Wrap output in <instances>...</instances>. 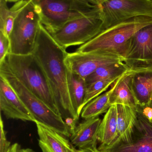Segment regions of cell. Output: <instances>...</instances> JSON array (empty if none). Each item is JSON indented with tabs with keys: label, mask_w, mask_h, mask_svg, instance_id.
<instances>
[{
	"label": "cell",
	"mask_w": 152,
	"mask_h": 152,
	"mask_svg": "<svg viewBox=\"0 0 152 152\" xmlns=\"http://www.w3.org/2000/svg\"><path fill=\"white\" fill-rule=\"evenodd\" d=\"M68 53L41 24L33 54L44 72L59 113L66 124L76 123L79 120L69 93L65 63Z\"/></svg>",
	"instance_id": "cell-1"
},
{
	"label": "cell",
	"mask_w": 152,
	"mask_h": 152,
	"mask_svg": "<svg viewBox=\"0 0 152 152\" xmlns=\"http://www.w3.org/2000/svg\"><path fill=\"white\" fill-rule=\"evenodd\" d=\"M152 23V18L139 17L103 30L76 52L82 53H101L115 54L125 58L129 42L139 29Z\"/></svg>",
	"instance_id": "cell-2"
},
{
	"label": "cell",
	"mask_w": 152,
	"mask_h": 152,
	"mask_svg": "<svg viewBox=\"0 0 152 152\" xmlns=\"http://www.w3.org/2000/svg\"><path fill=\"white\" fill-rule=\"evenodd\" d=\"M39 12L41 23L51 34L70 20L101 11L87 0H29Z\"/></svg>",
	"instance_id": "cell-3"
},
{
	"label": "cell",
	"mask_w": 152,
	"mask_h": 152,
	"mask_svg": "<svg viewBox=\"0 0 152 152\" xmlns=\"http://www.w3.org/2000/svg\"><path fill=\"white\" fill-rule=\"evenodd\" d=\"M4 60L13 75L27 88L60 114L46 76L33 53L18 55L9 53Z\"/></svg>",
	"instance_id": "cell-4"
},
{
	"label": "cell",
	"mask_w": 152,
	"mask_h": 152,
	"mask_svg": "<svg viewBox=\"0 0 152 152\" xmlns=\"http://www.w3.org/2000/svg\"><path fill=\"white\" fill-rule=\"evenodd\" d=\"M0 76L16 92L33 118L35 123L49 128L66 137L70 133L63 118L27 88L11 71L5 61L0 62Z\"/></svg>",
	"instance_id": "cell-5"
},
{
	"label": "cell",
	"mask_w": 152,
	"mask_h": 152,
	"mask_svg": "<svg viewBox=\"0 0 152 152\" xmlns=\"http://www.w3.org/2000/svg\"><path fill=\"white\" fill-rule=\"evenodd\" d=\"M39 12L31 1L16 17L9 39L10 53L18 55L32 54L41 25Z\"/></svg>",
	"instance_id": "cell-6"
},
{
	"label": "cell",
	"mask_w": 152,
	"mask_h": 152,
	"mask_svg": "<svg viewBox=\"0 0 152 152\" xmlns=\"http://www.w3.org/2000/svg\"><path fill=\"white\" fill-rule=\"evenodd\" d=\"M101 10L94 14L70 20L51 35L62 47L82 45L103 31Z\"/></svg>",
	"instance_id": "cell-7"
},
{
	"label": "cell",
	"mask_w": 152,
	"mask_h": 152,
	"mask_svg": "<svg viewBox=\"0 0 152 152\" xmlns=\"http://www.w3.org/2000/svg\"><path fill=\"white\" fill-rule=\"evenodd\" d=\"M100 5L103 30L133 18H152V0H105Z\"/></svg>",
	"instance_id": "cell-8"
},
{
	"label": "cell",
	"mask_w": 152,
	"mask_h": 152,
	"mask_svg": "<svg viewBox=\"0 0 152 152\" xmlns=\"http://www.w3.org/2000/svg\"><path fill=\"white\" fill-rule=\"evenodd\" d=\"M124 63L133 70H152V23L131 37Z\"/></svg>",
	"instance_id": "cell-9"
},
{
	"label": "cell",
	"mask_w": 152,
	"mask_h": 152,
	"mask_svg": "<svg viewBox=\"0 0 152 152\" xmlns=\"http://www.w3.org/2000/svg\"><path fill=\"white\" fill-rule=\"evenodd\" d=\"M124 61L123 57L111 53L76 51L68 53L65 59L67 68L85 80L100 67Z\"/></svg>",
	"instance_id": "cell-10"
},
{
	"label": "cell",
	"mask_w": 152,
	"mask_h": 152,
	"mask_svg": "<svg viewBox=\"0 0 152 152\" xmlns=\"http://www.w3.org/2000/svg\"><path fill=\"white\" fill-rule=\"evenodd\" d=\"M138 113V120L132 140L109 147L100 145L99 152H152V123Z\"/></svg>",
	"instance_id": "cell-11"
},
{
	"label": "cell",
	"mask_w": 152,
	"mask_h": 152,
	"mask_svg": "<svg viewBox=\"0 0 152 152\" xmlns=\"http://www.w3.org/2000/svg\"><path fill=\"white\" fill-rule=\"evenodd\" d=\"M0 109L7 119L35 122V119L9 83L0 76Z\"/></svg>",
	"instance_id": "cell-12"
},
{
	"label": "cell",
	"mask_w": 152,
	"mask_h": 152,
	"mask_svg": "<svg viewBox=\"0 0 152 152\" xmlns=\"http://www.w3.org/2000/svg\"><path fill=\"white\" fill-rule=\"evenodd\" d=\"M101 120L99 118L85 120L76 126L70 135V142L79 150L95 148Z\"/></svg>",
	"instance_id": "cell-13"
},
{
	"label": "cell",
	"mask_w": 152,
	"mask_h": 152,
	"mask_svg": "<svg viewBox=\"0 0 152 152\" xmlns=\"http://www.w3.org/2000/svg\"><path fill=\"white\" fill-rule=\"evenodd\" d=\"M141 71L142 70H131L121 77L111 95L110 103L111 106L121 104L137 110L139 108V102L134 91L132 80L134 73Z\"/></svg>",
	"instance_id": "cell-14"
},
{
	"label": "cell",
	"mask_w": 152,
	"mask_h": 152,
	"mask_svg": "<svg viewBox=\"0 0 152 152\" xmlns=\"http://www.w3.org/2000/svg\"><path fill=\"white\" fill-rule=\"evenodd\" d=\"M117 107L118 137L112 145L120 142H130L138 120V113L136 109L121 104H117Z\"/></svg>",
	"instance_id": "cell-15"
},
{
	"label": "cell",
	"mask_w": 152,
	"mask_h": 152,
	"mask_svg": "<svg viewBox=\"0 0 152 152\" xmlns=\"http://www.w3.org/2000/svg\"><path fill=\"white\" fill-rule=\"evenodd\" d=\"M36 124L43 152H70L73 145L66 137L41 124Z\"/></svg>",
	"instance_id": "cell-16"
},
{
	"label": "cell",
	"mask_w": 152,
	"mask_h": 152,
	"mask_svg": "<svg viewBox=\"0 0 152 152\" xmlns=\"http://www.w3.org/2000/svg\"><path fill=\"white\" fill-rule=\"evenodd\" d=\"M132 81L139 102V108L145 106L152 108V70L135 72L133 75Z\"/></svg>",
	"instance_id": "cell-17"
},
{
	"label": "cell",
	"mask_w": 152,
	"mask_h": 152,
	"mask_svg": "<svg viewBox=\"0 0 152 152\" xmlns=\"http://www.w3.org/2000/svg\"><path fill=\"white\" fill-rule=\"evenodd\" d=\"M117 137V105H112L101 120L97 140L101 143V146L108 147L115 142Z\"/></svg>",
	"instance_id": "cell-18"
},
{
	"label": "cell",
	"mask_w": 152,
	"mask_h": 152,
	"mask_svg": "<svg viewBox=\"0 0 152 152\" xmlns=\"http://www.w3.org/2000/svg\"><path fill=\"white\" fill-rule=\"evenodd\" d=\"M68 82L72 106L77 117L79 119L84 107L83 104L86 90V82L84 79L68 69Z\"/></svg>",
	"instance_id": "cell-19"
},
{
	"label": "cell",
	"mask_w": 152,
	"mask_h": 152,
	"mask_svg": "<svg viewBox=\"0 0 152 152\" xmlns=\"http://www.w3.org/2000/svg\"><path fill=\"white\" fill-rule=\"evenodd\" d=\"M123 75L120 76L113 83L109 90L95 97L84 107L81 114V117L83 118L86 120L97 118L99 115L106 113L108 111L111 106L110 103V98L111 94Z\"/></svg>",
	"instance_id": "cell-20"
},
{
	"label": "cell",
	"mask_w": 152,
	"mask_h": 152,
	"mask_svg": "<svg viewBox=\"0 0 152 152\" xmlns=\"http://www.w3.org/2000/svg\"><path fill=\"white\" fill-rule=\"evenodd\" d=\"M6 0H0V32L9 37L13 28L14 20L28 2V0L17 2L10 9Z\"/></svg>",
	"instance_id": "cell-21"
},
{
	"label": "cell",
	"mask_w": 152,
	"mask_h": 152,
	"mask_svg": "<svg viewBox=\"0 0 152 152\" xmlns=\"http://www.w3.org/2000/svg\"><path fill=\"white\" fill-rule=\"evenodd\" d=\"M133 69L124 62L108 64L100 67L86 78L87 85L102 80L119 77Z\"/></svg>",
	"instance_id": "cell-22"
},
{
	"label": "cell",
	"mask_w": 152,
	"mask_h": 152,
	"mask_svg": "<svg viewBox=\"0 0 152 152\" xmlns=\"http://www.w3.org/2000/svg\"><path fill=\"white\" fill-rule=\"evenodd\" d=\"M119 77L102 80L87 85L85 95L83 104L84 107L90 101L106 91Z\"/></svg>",
	"instance_id": "cell-23"
},
{
	"label": "cell",
	"mask_w": 152,
	"mask_h": 152,
	"mask_svg": "<svg viewBox=\"0 0 152 152\" xmlns=\"http://www.w3.org/2000/svg\"><path fill=\"white\" fill-rule=\"evenodd\" d=\"M10 42L9 37L0 32V62L10 53Z\"/></svg>",
	"instance_id": "cell-24"
},
{
	"label": "cell",
	"mask_w": 152,
	"mask_h": 152,
	"mask_svg": "<svg viewBox=\"0 0 152 152\" xmlns=\"http://www.w3.org/2000/svg\"><path fill=\"white\" fill-rule=\"evenodd\" d=\"M0 152H8L10 148V142L6 137V133L4 129L3 121L1 116L0 119Z\"/></svg>",
	"instance_id": "cell-25"
},
{
	"label": "cell",
	"mask_w": 152,
	"mask_h": 152,
	"mask_svg": "<svg viewBox=\"0 0 152 152\" xmlns=\"http://www.w3.org/2000/svg\"><path fill=\"white\" fill-rule=\"evenodd\" d=\"M137 112L142 114L145 118H146L150 122L152 121V108L149 106H145L142 108H139L137 110Z\"/></svg>",
	"instance_id": "cell-26"
},
{
	"label": "cell",
	"mask_w": 152,
	"mask_h": 152,
	"mask_svg": "<svg viewBox=\"0 0 152 152\" xmlns=\"http://www.w3.org/2000/svg\"><path fill=\"white\" fill-rule=\"evenodd\" d=\"M20 146L18 144L15 143L11 146L8 152H18Z\"/></svg>",
	"instance_id": "cell-27"
},
{
	"label": "cell",
	"mask_w": 152,
	"mask_h": 152,
	"mask_svg": "<svg viewBox=\"0 0 152 152\" xmlns=\"http://www.w3.org/2000/svg\"><path fill=\"white\" fill-rule=\"evenodd\" d=\"M78 152H99L97 147L89 148V149H84V150H78Z\"/></svg>",
	"instance_id": "cell-28"
},
{
	"label": "cell",
	"mask_w": 152,
	"mask_h": 152,
	"mask_svg": "<svg viewBox=\"0 0 152 152\" xmlns=\"http://www.w3.org/2000/svg\"><path fill=\"white\" fill-rule=\"evenodd\" d=\"M87 1L95 5H100L105 0H87Z\"/></svg>",
	"instance_id": "cell-29"
},
{
	"label": "cell",
	"mask_w": 152,
	"mask_h": 152,
	"mask_svg": "<svg viewBox=\"0 0 152 152\" xmlns=\"http://www.w3.org/2000/svg\"><path fill=\"white\" fill-rule=\"evenodd\" d=\"M18 152H35L30 149H20Z\"/></svg>",
	"instance_id": "cell-30"
},
{
	"label": "cell",
	"mask_w": 152,
	"mask_h": 152,
	"mask_svg": "<svg viewBox=\"0 0 152 152\" xmlns=\"http://www.w3.org/2000/svg\"><path fill=\"white\" fill-rule=\"evenodd\" d=\"M70 152H78V150L75 149V147L72 145V147L70 150Z\"/></svg>",
	"instance_id": "cell-31"
},
{
	"label": "cell",
	"mask_w": 152,
	"mask_h": 152,
	"mask_svg": "<svg viewBox=\"0 0 152 152\" xmlns=\"http://www.w3.org/2000/svg\"><path fill=\"white\" fill-rule=\"evenodd\" d=\"M7 2H18L20 0H6Z\"/></svg>",
	"instance_id": "cell-32"
},
{
	"label": "cell",
	"mask_w": 152,
	"mask_h": 152,
	"mask_svg": "<svg viewBox=\"0 0 152 152\" xmlns=\"http://www.w3.org/2000/svg\"><path fill=\"white\" fill-rule=\"evenodd\" d=\"M151 123H152V121H151Z\"/></svg>",
	"instance_id": "cell-33"
}]
</instances>
